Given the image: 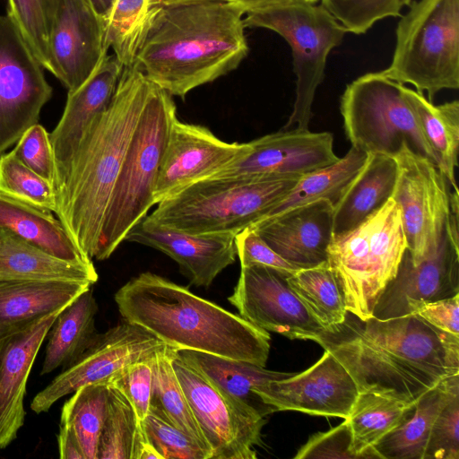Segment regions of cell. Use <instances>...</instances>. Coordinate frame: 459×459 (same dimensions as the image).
I'll return each mask as SVG.
<instances>
[{"label":"cell","instance_id":"cell-21","mask_svg":"<svg viewBox=\"0 0 459 459\" xmlns=\"http://www.w3.org/2000/svg\"><path fill=\"white\" fill-rule=\"evenodd\" d=\"M235 236L181 231L160 225L147 214L128 231L125 240L164 253L178 264L180 272L192 284L208 288L236 261Z\"/></svg>","mask_w":459,"mask_h":459},{"label":"cell","instance_id":"cell-4","mask_svg":"<svg viewBox=\"0 0 459 459\" xmlns=\"http://www.w3.org/2000/svg\"><path fill=\"white\" fill-rule=\"evenodd\" d=\"M123 319L146 329L166 345L264 367L268 332L188 289L145 272L115 294Z\"/></svg>","mask_w":459,"mask_h":459},{"label":"cell","instance_id":"cell-32","mask_svg":"<svg viewBox=\"0 0 459 459\" xmlns=\"http://www.w3.org/2000/svg\"><path fill=\"white\" fill-rule=\"evenodd\" d=\"M416 403L373 392L359 393L346 418L351 431V451L356 459L380 458L374 446L412 413Z\"/></svg>","mask_w":459,"mask_h":459},{"label":"cell","instance_id":"cell-52","mask_svg":"<svg viewBox=\"0 0 459 459\" xmlns=\"http://www.w3.org/2000/svg\"><path fill=\"white\" fill-rule=\"evenodd\" d=\"M95 11L106 19L115 0H89Z\"/></svg>","mask_w":459,"mask_h":459},{"label":"cell","instance_id":"cell-24","mask_svg":"<svg viewBox=\"0 0 459 459\" xmlns=\"http://www.w3.org/2000/svg\"><path fill=\"white\" fill-rule=\"evenodd\" d=\"M64 308L0 340V449L16 438L24 423V396L30 369L44 339Z\"/></svg>","mask_w":459,"mask_h":459},{"label":"cell","instance_id":"cell-20","mask_svg":"<svg viewBox=\"0 0 459 459\" xmlns=\"http://www.w3.org/2000/svg\"><path fill=\"white\" fill-rule=\"evenodd\" d=\"M458 225L447 223L437 252L413 264L405 249L395 277L377 300L373 316L380 319L408 315L411 302L435 300L459 293Z\"/></svg>","mask_w":459,"mask_h":459},{"label":"cell","instance_id":"cell-38","mask_svg":"<svg viewBox=\"0 0 459 459\" xmlns=\"http://www.w3.org/2000/svg\"><path fill=\"white\" fill-rule=\"evenodd\" d=\"M63 405L61 421L76 433L86 459H97L100 436L108 414L110 389L107 383L81 386Z\"/></svg>","mask_w":459,"mask_h":459},{"label":"cell","instance_id":"cell-33","mask_svg":"<svg viewBox=\"0 0 459 459\" xmlns=\"http://www.w3.org/2000/svg\"><path fill=\"white\" fill-rule=\"evenodd\" d=\"M403 92L426 141L437 158L438 169L453 190L458 189L455 168L458 166L459 101L436 106L417 91L404 86Z\"/></svg>","mask_w":459,"mask_h":459},{"label":"cell","instance_id":"cell-48","mask_svg":"<svg viewBox=\"0 0 459 459\" xmlns=\"http://www.w3.org/2000/svg\"><path fill=\"white\" fill-rule=\"evenodd\" d=\"M351 431L346 419L338 426L310 437L301 446L295 459L305 458H351L356 459L351 451Z\"/></svg>","mask_w":459,"mask_h":459},{"label":"cell","instance_id":"cell-42","mask_svg":"<svg viewBox=\"0 0 459 459\" xmlns=\"http://www.w3.org/2000/svg\"><path fill=\"white\" fill-rule=\"evenodd\" d=\"M411 0H321V4L346 32L363 34L377 22L401 15Z\"/></svg>","mask_w":459,"mask_h":459},{"label":"cell","instance_id":"cell-23","mask_svg":"<svg viewBox=\"0 0 459 459\" xmlns=\"http://www.w3.org/2000/svg\"><path fill=\"white\" fill-rule=\"evenodd\" d=\"M333 210L325 199L264 219L251 228L278 255L299 269L327 262Z\"/></svg>","mask_w":459,"mask_h":459},{"label":"cell","instance_id":"cell-28","mask_svg":"<svg viewBox=\"0 0 459 459\" xmlns=\"http://www.w3.org/2000/svg\"><path fill=\"white\" fill-rule=\"evenodd\" d=\"M178 354L219 388L252 407L263 417L274 412V410L264 403L255 390L270 381L293 375L268 370L251 362L196 351L180 350Z\"/></svg>","mask_w":459,"mask_h":459},{"label":"cell","instance_id":"cell-2","mask_svg":"<svg viewBox=\"0 0 459 459\" xmlns=\"http://www.w3.org/2000/svg\"><path fill=\"white\" fill-rule=\"evenodd\" d=\"M245 12L231 1L151 4L131 66L171 96L235 70L248 53Z\"/></svg>","mask_w":459,"mask_h":459},{"label":"cell","instance_id":"cell-22","mask_svg":"<svg viewBox=\"0 0 459 459\" xmlns=\"http://www.w3.org/2000/svg\"><path fill=\"white\" fill-rule=\"evenodd\" d=\"M124 67L115 55H107L81 87L67 93L62 117L49 134L55 169V195L64 183L69 164L86 131L108 108Z\"/></svg>","mask_w":459,"mask_h":459},{"label":"cell","instance_id":"cell-46","mask_svg":"<svg viewBox=\"0 0 459 459\" xmlns=\"http://www.w3.org/2000/svg\"><path fill=\"white\" fill-rule=\"evenodd\" d=\"M26 167L53 186L54 159L49 133L44 126L35 124L29 127L12 151Z\"/></svg>","mask_w":459,"mask_h":459},{"label":"cell","instance_id":"cell-25","mask_svg":"<svg viewBox=\"0 0 459 459\" xmlns=\"http://www.w3.org/2000/svg\"><path fill=\"white\" fill-rule=\"evenodd\" d=\"M92 284L0 280V340L64 308Z\"/></svg>","mask_w":459,"mask_h":459},{"label":"cell","instance_id":"cell-47","mask_svg":"<svg viewBox=\"0 0 459 459\" xmlns=\"http://www.w3.org/2000/svg\"><path fill=\"white\" fill-rule=\"evenodd\" d=\"M234 241L241 267L262 265L289 276L299 270L278 255L251 227L238 233Z\"/></svg>","mask_w":459,"mask_h":459},{"label":"cell","instance_id":"cell-30","mask_svg":"<svg viewBox=\"0 0 459 459\" xmlns=\"http://www.w3.org/2000/svg\"><path fill=\"white\" fill-rule=\"evenodd\" d=\"M98 304L91 287L80 294L57 316L52 325L40 374L72 366L98 335L95 317Z\"/></svg>","mask_w":459,"mask_h":459},{"label":"cell","instance_id":"cell-6","mask_svg":"<svg viewBox=\"0 0 459 459\" xmlns=\"http://www.w3.org/2000/svg\"><path fill=\"white\" fill-rule=\"evenodd\" d=\"M299 178H210L158 203L148 215L181 231L237 235L263 220Z\"/></svg>","mask_w":459,"mask_h":459},{"label":"cell","instance_id":"cell-41","mask_svg":"<svg viewBox=\"0 0 459 459\" xmlns=\"http://www.w3.org/2000/svg\"><path fill=\"white\" fill-rule=\"evenodd\" d=\"M0 193L39 209L56 211L52 184L26 167L12 152L0 154Z\"/></svg>","mask_w":459,"mask_h":459},{"label":"cell","instance_id":"cell-26","mask_svg":"<svg viewBox=\"0 0 459 459\" xmlns=\"http://www.w3.org/2000/svg\"><path fill=\"white\" fill-rule=\"evenodd\" d=\"M0 280L83 281L94 284V265L60 258L0 228Z\"/></svg>","mask_w":459,"mask_h":459},{"label":"cell","instance_id":"cell-11","mask_svg":"<svg viewBox=\"0 0 459 459\" xmlns=\"http://www.w3.org/2000/svg\"><path fill=\"white\" fill-rule=\"evenodd\" d=\"M398 177L392 197L399 205L406 251L413 264L435 255L450 213V184L438 167L404 144L394 157Z\"/></svg>","mask_w":459,"mask_h":459},{"label":"cell","instance_id":"cell-39","mask_svg":"<svg viewBox=\"0 0 459 459\" xmlns=\"http://www.w3.org/2000/svg\"><path fill=\"white\" fill-rule=\"evenodd\" d=\"M63 1L7 0L6 14L42 67L50 73V35Z\"/></svg>","mask_w":459,"mask_h":459},{"label":"cell","instance_id":"cell-18","mask_svg":"<svg viewBox=\"0 0 459 459\" xmlns=\"http://www.w3.org/2000/svg\"><path fill=\"white\" fill-rule=\"evenodd\" d=\"M249 150L212 178H300L339 160L329 132L281 130L248 142Z\"/></svg>","mask_w":459,"mask_h":459},{"label":"cell","instance_id":"cell-15","mask_svg":"<svg viewBox=\"0 0 459 459\" xmlns=\"http://www.w3.org/2000/svg\"><path fill=\"white\" fill-rule=\"evenodd\" d=\"M288 276L262 265L241 267L228 300L242 318L268 333L316 341L324 329L290 288Z\"/></svg>","mask_w":459,"mask_h":459},{"label":"cell","instance_id":"cell-29","mask_svg":"<svg viewBox=\"0 0 459 459\" xmlns=\"http://www.w3.org/2000/svg\"><path fill=\"white\" fill-rule=\"evenodd\" d=\"M456 394H459V374L443 379L420 397L412 413L374 446L380 458L424 459L433 424Z\"/></svg>","mask_w":459,"mask_h":459},{"label":"cell","instance_id":"cell-36","mask_svg":"<svg viewBox=\"0 0 459 459\" xmlns=\"http://www.w3.org/2000/svg\"><path fill=\"white\" fill-rule=\"evenodd\" d=\"M176 350L166 346L153 357L150 410L194 438L209 455L210 448L195 420L173 367Z\"/></svg>","mask_w":459,"mask_h":459},{"label":"cell","instance_id":"cell-5","mask_svg":"<svg viewBox=\"0 0 459 459\" xmlns=\"http://www.w3.org/2000/svg\"><path fill=\"white\" fill-rule=\"evenodd\" d=\"M176 118L172 96L153 83L111 194L93 258L108 259L155 204L158 172Z\"/></svg>","mask_w":459,"mask_h":459},{"label":"cell","instance_id":"cell-16","mask_svg":"<svg viewBox=\"0 0 459 459\" xmlns=\"http://www.w3.org/2000/svg\"><path fill=\"white\" fill-rule=\"evenodd\" d=\"M249 150L248 143H227L205 126L174 120L154 189L158 203L210 178Z\"/></svg>","mask_w":459,"mask_h":459},{"label":"cell","instance_id":"cell-8","mask_svg":"<svg viewBox=\"0 0 459 459\" xmlns=\"http://www.w3.org/2000/svg\"><path fill=\"white\" fill-rule=\"evenodd\" d=\"M388 68L380 71L398 83H410L433 101L442 90L459 88V0L411 2L395 31Z\"/></svg>","mask_w":459,"mask_h":459},{"label":"cell","instance_id":"cell-31","mask_svg":"<svg viewBox=\"0 0 459 459\" xmlns=\"http://www.w3.org/2000/svg\"><path fill=\"white\" fill-rule=\"evenodd\" d=\"M0 228L60 258L93 265L74 244L59 220L51 212L37 208L0 193Z\"/></svg>","mask_w":459,"mask_h":459},{"label":"cell","instance_id":"cell-3","mask_svg":"<svg viewBox=\"0 0 459 459\" xmlns=\"http://www.w3.org/2000/svg\"><path fill=\"white\" fill-rule=\"evenodd\" d=\"M152 86L140 71L124 67L108 108L86 131L56 193L58 220L91 259L126 150Z\"/></svg>","mask_w":459,"mask_h":459},{"label":"cell","instance_id":"cell-14","mask_svg":"<svg viewBox=\"0 0 459 459\" xmlns=\"http://www.w3.org/2000/svg\"><path fill=\"white\" fill-rule=\"evenodd\" d=\"M167 345L142 326L124 322L98 333L96 339L69 368L39 392L30 403L36 413L48 411L59 399L81 386L107 383L117 371L153 357Z\"/></svg>","mask_w":459,"mask_h":459},{"label":"cell","instance_id":"cell-53","mask_svg":"<svg viewBox=\"0 0 459 459\" xmlns=\"http://www.w3.org/2000/svg\"><path fill=\"white\" fill-rule=\"evenodd\" d=\"M204 1H231V0H150L151 4H174V3H189V2H204Z\"/></svg>","mask_w":459,"mask_h":459},{"label":"cell","instance_id":"cell-49","mask_svg":"<svg viewBox=\"0 0 459 459\" xmlns=\"http://www.w3.org/2000/svg\"><path fill=\"white\" fill-rule=\"evenodd\" d=\"M409 314L418 316L443 332L459 335V293L445 299L411 302Z\"/></svg>","mask_w":459,"mask_h":459},{"label":"cell","instance_id":"cell-50","mask_svg":"<svg viewBox=\"0 0 459 459\" xmlns=\"http://www.w3.org/2000/svg\"><path fill=\"white\" fill-rule=\"evenodd\" d=\"M57 443L59 457L61 459H86L74 429L66 422L61 420Z\"/></svg>","mask_w":459,"mask_h":459},{"label":"cell","instance_id":"cell-43","mask_svg":"<svg viewBox=\"0 0 459 459\" xmlns=\"http://www.w3.org/2000/svg\"><path fill=\"white\" fill-rule=\"evenodd\" d=\"M142 425L161 459H209L208 453L194 438L152 410Z\"/></svg>","mask_w":459,"mask_h":459},{"label":"cell","instance_id":"cell-10","mask_svg":"<svg viewBox=\"0 0 459 459\" xmlns=\"http://www.w3.org/2000/svg\"><path fill=\"white\" fill-rule=\"evenodd\" d=\"M245 28H264L281 36L290 45L296 74L292 111L281 130H307L312 105L324 80L326 59L346 33L322 4H296L246 13Z\"/></svg>","mask_w":459,"mask_h":459},{"label":"cell","instance_id":"cell-17","mask_svg":"<svg viewBox=\"0 0 459 459\" xmlns=\"http://www.w3.org/2000/svg\"><path fill=\"white\" fill-rule=\"evenodd\" d=\"M255 393L277 411L346 419L358 398V386L346 368L327 351L307 369L270 381Z\"/></svg>","mask_w":459,"mask_h":459},{"label":"cell","instance_id":"cell-44","mask_svg":"<svg viewBox=\"0 0 459 459\" xmlns=\"http://www.w3.org/2000/svg\"><path fill=\"white\" fill-rule=\"evenodd\" d=\"M153 357L126 366L107 381L128 400L141 422L151 406Z\"/></svg>","mask_w":459,"mask_h":459},{"label":"cell","instance_id":"cell-51","mask_svg":"<svg viewBox=\"0 0 459 459\" xmlns=\"http://www.w3.org/2000/svg\"><path fill=\"white\" fill-rule=\"evenodd\" d=\"M244 12L248 13L271 7L296 4H316L318 0H231Z\"/></svg>","mask_w":459,"mask_h":459},{"label":"cell","instance_id":"cell-27","mask_svg":"<svg viewBox=\"0 0 459 459\" xmlns=\"http://www.w3.org/2000/svg\"><path fill=\"white\" fill-rule=\"evenodd\" d=\"M398 177L394 158L368 154V160L333 210V237L359 226L391 197Z\"/></svg>","mask_w":459,"mask_h":459},{"label":"cell","instance_id":"cell-34","mask_svg":"<svg viewBox=\"0 0 459 459\" xmlns=\"http://www.w3.org/2000/svg\"><path fill=\"white\" fill-rule=\"evenodd\" d=\"M368 157L367 152L351 146L344 157L334 163L303 175L264 219L322 199L328 200L335 207Z\"/></svg>","mask_w":459,"mask_h":459},{"label":"cell","instance_id":"cell-1","mask_svg":"<svg viewBox=\"0 0 459 459\" xmlns=\"http://www.w3.org/2000/svg\"><path fill=\"white\" fill-rule=\"evenodd\" d=\"M355 381L373 392L416 403L443 379L459 374V335L443 332L415 315L345 320L316 339Z\"/></svg>","mask_w":459,"mask_h":459},{"label":"cell","instance_id":"cell-40","mask_svg":"<svg viewBox=\"0 0 459 459\" xmlns=\"http://www.w3.org/2000/svg\"><path fill=\"white\" fill-rule=\"evenodd\" d=\"M151 9L150 0H115L105 19L106 43L130 66Z\"/></svg>","mask_w":459,"mask_h":459},{"label":"cell","instance_id":"cell-7","mask_svg":"<svg viewBox=\"0 0 459 459\" xmlns=\"http://www.w3.org/2000/svg\"><path fill=\"white\" fill-rule=\"evenodd\" d=\"M407 247L401 210L390 198L356 228L333 239L327 263L342 289L348 312L373 316L378 299L395 277Z\"/></svg>","mask_w":459,"mask_h":459},{"label":"cell","instance_id":"cell-19","mask_svg":"<svg viewBox=\"0 0 459 459\" xmlns=\"http://www.w3.org/2000/svg\"><path fill=\"white\" fill-rule=\"evenodd\" d=\"M105 20L89 0H64L50 35L51 74L73 92L108 55Z\"/></svg>","mask_w":459,"mask_h":459},{"label":"cell","instance_id":"cell-37","mask_svg":"<svg viewBox=\"0 0 459 459\" xmlns=\"http://www.w3.org/2000/svg\"><path fill=\"white\" fill-rule=\"evenodd\" d=\"M287 281L325 331H332L346 317L344 297L335 274L325 262L298 270Z\"/></svg>","mask_w":459,"mask_h":459},{"label":"cell","instance_id":"cell-9","mask_svg":"<svg viewBox=\"0 0 459 459\" xmlns=\"http://www.w3.org/2000/svg\"><path fill=\"white\" fill-rule=\"evenodd\" d=\"M403 87L381 72L363 74L349 83L340 100L346 137L351 146L368 154L392 158L406 144L437 166Z\"/></svg>","mask_w":459,"mask_h":459},{"label":"cell","instance_id":"cell-35","mask_svg":"<svg viewBox=\"0 0 459 459\" xmlns=\"http://www.w3.org/2000/svg\"><path fill=\"white\" fill-rule=\"evenodd\" d=\"M108 414L100 436L97 459H160L132 405L109 386Z\"/></svg>","mask_w":459,"mask_h":459},{"label":"cell","instance_id":"cell-45","mask_svg":"<svg viewBox=\"0 0 459 459\" xmlns=\"http://www.w3.org/2000/svg\"><path fill=\"white\" fill-rule=\"evenodd\" d=\"M424 459H459V394L448 401L436 419Z\"/></svg>","mask_w":459,"mask_h":459},{"label":"cell","instance_id":"cell-13","mask_svg":"<svg viewBox=\"0 0 459 459\" xmlns=\"http://www.w3.org/2000/svg\"><path fill=\"white\" fill-rule=\"evenodd\" d=\"M44 68L7 14H0V154L38 123L52 97Z\"/></svg>","mask_w":459,"mask_h":459},{"label":"cell","instance_id":"cell-12","mask_svg":"<svg viewBox=\"0 0 459 459\" xmlns=\"http://www.w3.org/2000/svg\"><path fill=\"white\" fill-rule=\"evenodd\" d=\"M173 367L211 459H255L264 417L233 398L184 361L176 350Z\"/></svg>","mask_w":459,"mask_h":459}]
</instances>
